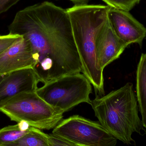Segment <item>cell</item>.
Returning a JSON list of instances; mask_svg holds the SVG:
<instances>
[{"label":"cell","instance_id":"ac0fdd59","mask_svg":"<svg viewBox=\"0 0 146 146\" xmlns=\"http://www.w3.org/2000/svg\"><path fill=\"white\" fill-rule=\"evenodd\" d=\"M72 1L75 5H82L87 4L90 0H70Z\"/></svg>","mask_w":146,"mask_h":146},{"label":"cell","instance_id":"277c9868","mask_svg":"<svg viewBox=\"0 0 146 146\" xmlns=\"http://www.w3.org/2000/svg\"><path fill=\"white\" fill-rule=\"evenodd\" d=\"M0 111L11 121L26 122L40 130L54 128L62 121L64 114L50 106L36 92L17 94L0 106Z\"/></svg>","mask_w":146,"mask_h":146},{"label":"cell","instance_id":"7c38bea8","mask_svg":"<svg viewBox=\"0 0 146 146\" xmlns=\"http://www.w3.org/2000/svg\"><path fill=\"white\" fill-rule=\"evenodd\" d=\"M31 127L26 122L21 121L1 129L0 145H7L18 140L29 132Z\"/></svg>","mask_w":146,"mask_h":146},{"label":"cell","instance_id":"5bb4252c","mask_svg":"<svg viewBox=\"0 0 146 146\" xmlns=\"http://www.w3.org/2000/svg\"><path fill=\"white\" fill-rule=\"evenodd\" d=\"M111 7L129 12L141 0H102Z\"/></svg>","mask_w":146,"mask_h":146},{"label":"cell","instance_id":"8992f818","mask_svg":"<svg viewBox=\"0 0 146 146\" xmlns=\"http://www.w3.org/2000/svg\"><path fill=\"white\" fill-rule=\"evenodd\" d=\"M52 133L78 146H116L117 142L100 123L78 115L62 120Z\"/></svg>","mask_w":146,"mask_h":146},{"label":"cell","instance_id":"2e32d148","mask_svg":"<svg viewBox=\"0 0 146 146\" xmlns=\"http://www.w3.org/2000/svg\"><path fill=\"white\" fill-rule=\"evenodd\" d=\"M50 146H78L75 144L54 134H48Z\"/></svg>","mask_w":146,"mask_h":146},{"label":"cell","instance_id":"6da1fadb","mask_svg":"<svg viewBox=\"0 0 146 146\" xmlns=\"http://www.w3.org/2000/svg\"><path fill=\"white\" fill-rule=\"evenodd\" d=\"M9 30V34L21 36L31 44L33 68L40 82L81 73L66 9L48 1L29 6L16 13Z\"/></svg>","mask_w":146,"mask_h":146},{"label":"cell","instance_id":"52a82bcc","mask_svg":"<svg viewBox=\"0 0 146 146\" xmlns=\"http://www.w3.org/2000/svg\"><path fill=\"white\" fill-rule=\"evenodd\" d=\"M108 19L119 38L129 45L137 44L142 47L146 37V27L129 12L111 7L108 12Z\"/></svg>","mask_w":146,"mask_h":146},{"label":"cell","instance_id":"9a60e30c","mask_svg":"<svg viewBox=\"0 0 146 146\" xmlns=\"http://www.w3.org/2000/svg\"><path fill=\"white\" fill-rule=\"evenodd\" d=\"M20 37V36L9 33L7 35L0 36V55L14 43Z\"/></svg>","mask_w":146,"mask_h":146},{"label":"cell","instance_id":"8fae6325","mask_svg":"<svg viewBox=\"0 0 146 146\" xmlns=\"http://www.w3.org/2000/svg\"><path fill=\"white\" fill-rule=\"evenodd\" d=\"M136 99L141 115V121L146 129V53L141 54L137 66L136 77Z\"/></svg>","mask_w":146,"mask_h":146},{"label":"cell","instance_id":"44dd1931","mask_svg":"<svg viewBox=\"0 0 146 146\" xmlns=\"http://www.w3.org/2000/svg\"></svg>","mask_w":146,"mask_h":146},{"label":"cell","instance_id":"7a4b0ae2","mask_svg":"<svg viewBox=\"0 0 146 146\" xmlns=\"http://www.w3.org/2000/svg\"><path fill=\"white\" fill-rule=\"evenodd\" d=\"M111 7L103 5H75L66 9L75 43L80 59L81 73L93 86L98 96L104 95V70L96 55L97 36L108 21Z\"/></svg>","mask_w":146,"mask_h":146},{"label":"cell","instance_id":"4fadbf2b","mask_svg":"<svg viewBox=\"0 0 146 146\" xmlns=\"http://www.w3.org/2000/svg\"><path fill=\"white\" fill-rule=\"evenodd\" d=\"M8 146H50L48 134L38 129L31 127L29 132Z\"/></svg>","mask_w":146,"mask_h":146},{"label":"cell","instance_id":"ffe728a7","mask_svg":"<svg viewBox=\"0 0 146 146\" xmlns=\"http://www.w3.org/2000/svg\"><path fill=\"white\" fill-rule=\"evenodd\" d=\"M0 146H6V145H0Z\"/></svg>","mask_w":146,"mask_h":146},{"label":"cell","instance_id":"e0dca14e","mask_svg":"<svg viewBox=\"0 0 146 146\" xmlns=\"http://www.w3.org/2000/svg\"><path fill=\"white\" fill-rule=\"evenodd\" d=\"M20 0H0V15L7 11Z\"/></svg>","mask_w":146,"mask_h":146},{"label":"cell","instance_id":"5b68a950","mask_svg":"<svg viewBox=\"0 0 146 146\" xmlns=\"http://www.w3.org/2000/svg\"><path fill=\"white\" fill-rule=\"evenodd\" d=\"M92 86L83 74L75 73L50 81L36 92L50 106L64 113L81 103L90 104Z\"/></svg>","mask_w":146,"mask_h":146},{"label":"cell","instance_id":"d6986e66","mask_svg":"<svg viewBox=\"0 0 146 146\" xmlns=\"http://www.w3.org/2000/svg\"><path fill=\"white\" fill-rule=\"evenodd\" d=\"M3 76H4V75H0V82H1V80H2Z\"/></svg>","mask_w":146,"mask_h":146},{"label":"cell","instance_id":"30bf717a","mask_svg":"<svg viewBox=\"0 0 146 146\" xmlns=\"http://www.w3.org/2000/svg\"><path fill=\"white\" fill-rule=\"evenodd\" d=\"M129 45L117 36L108 19L96 39V55L101 68L104 70L108 65L118 59Z\"/></svg>","mask_w":146,"mask_h":146},{"label":"cell","instance_id":"3957f363","mask_svg":"<svg viewBox=\"0 0 146 146\" xmlns=\"http://www.w3.org/2000/svg\"><path fill=\"white\" fill-rule=\"evenodd\" d=\"M100 123L117 140L135 145L134 133L141 135L146 131L139 115V107L133 85L127 82L106 95L97 96L91 100Z\"/></svg>","mask_w":146,"mask_h":146},{"label":"cell","instance_id":"ba28073f","mask_svg":"<svg viewBox=\"0 0 146 146\" xmlns=\"http://www.w3.org/2000/svg\"><path fill=\"white\" fill-rule=\"evenodd\" d=\"M39 82L33 68H25L5 75L0 82V106L21 93L36 92Z\"/></svg>","mask_w":146,"mask_h":146},{"label":"cell","instance_id":"9c48e42d","mask_svg":"<svg viewBox=\"0 0 146 146\" xmlns=\"http://www.w3.org/2000/svg\"><path fill=\"white\" fill-rule=\"evenodd\" d=\"M34 60L31 44L23 37L0 55V75L27 68H33Z\"/></svg>","mask_w":146,"mask_h":146}]
</instances>
